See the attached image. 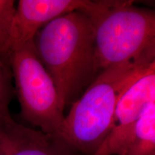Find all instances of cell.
I'll use <instances>...</instances> for the list:
<instances>
[{"instance_id":"obj_1","label":"cell","mask_w":155,"mask_h":155,"mask_svg":"<svg viewBox=\"0 0 155 155\" xmlns=\"http://www.w3.org/2000/svg\"><path fill=\"white\" fill-rule=\"evenodd\" d=\"M34 44L64 109L82 96L99 72L91 21L82 11L68 13L40 29Z\"/></svg>"},{"instance_id":"obj_9","label":"cell","mask_w":155,"mask_h":155,"mask_svg":"<svg viewBox=\"0 0 155 155\" xmlns=\"http://www.w3.org/2000/svg\"><path fill=\"white\" fill-rule=\"evenodd\" d=\"M15 12L14 1L0 0V58L7 62L9 56V40Z\"/></svg>"},{"instance_id":"obj_7","label":"cell","mask_w":155,"mask_h":155,"mask_svg":"<svg viewBox=\"0 0 155 155\" xmlns=\"http://www.w3.org/2000/svg\"><path fill=\"white\" fill-rule=\"evenodd\" d=\"M0 155H85L60 135L45 134L0 115Z\"/></svg>"},{"instance_id":"obj_6","label":"cell","mask_w":155,"mask_h":155,"mask_svg":"<svg viewBox=\"0 0 155 155\" xmlns=\"http://www.w3.org/2000/svg\"><path fill=\"white\" fill-rule=\"evenodd\" d=\"M91 4L88 0L19 1L12 23L9 55L33 41L38 31L52 20L74 11H86Z\"/></svg>"},{"instance_id":"obj_3","label":"cell","mask_w":155,"mask_h":155,"mask_svg":"<svg viewBox=\"0 0 155 155\" xmlns=\"http://www.w3.org/2000/svg\"><path fill=\"white\" fill-rule=\"evenodd\" d=\"M94 29L97 68L155 53V13L131 1H93L83 12Z\"/></svg>"},{"instance_id":"obj_10","label":"cell","mask_w":155,"mask_h":155,"mask_svg":"<svg viewBox=\"0 0 155 155\" xmlns=\"http://www.w3.org/2000/svg\"><path fill=\"white\" fill-rule=\"evenodd\" d=\"M12 75L7 61L0 58V115L9 114V106L13 95Z\"/></svg>"},{"instance_id":"obj_2","label":"cell","mask_w":155,"mask_h":155,"mask_svg":"<svg viewBox=\"0 0 155 155\" xmlns=\"http://www.w3.org/2000/svg\"><path fill=\"white\" fill-rule=\"evenodd\" d=\"M145 54L101 71L80 98L71 104L60 136L75 150L93 155L114 127L117 102L127 87L155 63Z\"/></svg>"},{"instance_id":"obj_8","label":"cell","mask_w":155,"mask_h":155,"mask_svg":"<svg viewBox=\"0 0 155 155\" xmlns=\"http://www.w3.org/2000/svg\"><path fill=\"white\" fill-rule=\"evenodd\" d=\"M126 155H155V101L143 108Z\"/></svg>"},{"instance_id":"obj_4","label":"cell","mask_w":155,"mask_h":155,"mask_svg":"<svg viewBox=\"0 0 155 155\" xmlns=\"http://www.w3.org/2000/svg\"><path fill=\"white\" fill-rule=\"evenodd\" d=\"M21 116L45 134L60 135L65 116L51 76L37 53L34 40L9 56Z\"/></svg>"},{"instance_id":"obj_5","label":"cell","mask_w":155,"mask_h":155,"mask_svg":"<svg viewBox=\"0 0 155 155\" xmlns=\"http://www.w3.org/2000/svg\"><path fill=\"white\" fill-rule=\"evenodd\" d=\"M155 101V63L127 87L116 104L114 127L93 155H126L143 108Z\"/></svg>"}]
</instances>
